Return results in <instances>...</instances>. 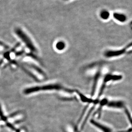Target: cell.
Here are the masks:
<instances>
[{"label": "cell", "mask_w": 132, "mask_h": 132, "mask_svg": "<svg viewBox=\"0 0 132 132\" xmlns=\"http://www.w3.org/2000/svg\"><path fill=\"white\" fill-rule=\"evenodd\" d=\"M14 31L16 35L21 39V40L25 43L27 47L32 52V53H37V49L31 39L21 28L19 27H16Z\"/></svg>", "instance_id": "obj_2"}, {"label": "cell", "mask_w": 132, "mask_h": 132, "mask_svg": "<svg viewBox=\"0 0 132 132\" xmlns=\"http://www.w3.org/2000/svg\"><path fill=\"white\" fill-rule=\"evenodd\" d=\"M90 122L91 124L101 132H114L112 128L107 125L101 123L95 120L92 119Z\"/></svg>", "instance_id": "obj_4"}, {"label": "cell", "mask_w": 132, "mask_h": 132, "mask_svg": "<svg viewBox=\"0 0 132 132\" xmlns=\"http://www.w3.org/2000/svg\"><path fill=\"white\" fill-rule=\"evenodd\" d=\"M55 47H56L57 50L61 51L64 50V49L65 48V47H66V44H65V42H63V41H58L56 44Z\"/></svg>", "instance_id": "obj_7"}, {"label": "cell", "mask_w": 132, "mask_h": 132, "mask_svg": "<svg viewBox=\"0 0 132 132\" xmlns=\"http://www.w3.org/2000/svg\"><path fill=\"white\" fill-rule=\"evenodd\" d=\"M23 53H24V51H22L21 52H19V53H16V55H21Z\"/></svg>", "instance_id": "obj_11"}, {"label": "cell", "mask_w": 132, "mask_h": 132, "mask_svg": "<svg viewBox=\"0 0 132 132\" xmlns=\"http://www.w3.org/2000/svg\"><path fill=\"white\" fill-rule=\"evenodd\" d=\"M106 106L110 108L118 109H125L126 108L125 103L121 100H108Z\"/></svg>", "instance_id": "obj_5"}, {"label": "cell", "mask_w": 132, "mask_h": 132, "mask_svg": "<svg viewBox=\"0 0 132 132\" xmlns=\"http://www.w3.org/2000/svg\"><path fill=\"white\" fill-rule=\"evenodd\" d=\"M0 46H2L3 47L5 48V49H8L9 48V46H7L6 44L4 43V42H2L1 41H0Z\"/></svg>", "instance_id": "obj_10"}, {"label": "cell", "mask_w": 132, "mask_h": 132, "mask_svg": "<svg viewBox=\"0 0 132 132\" xmlns=\"http://www.w3.org/2000/svg\"><path fill=\"white\" fill-rule=\"evenodd\" d=\"M0 118L4 121H6V120H7L6 117L5 116L4 113H3V110L2 109V108H1V105H0Z\"/></svg>", "instance_id": "obj_9"}, {"label": "cell", "mask_w": 132, "mask_h": 132, "mask_svg": "<svg viewBox=\"0 0 132 132\" xmlns=\"http://www.w3.org/2000/svg\"><path fill=\"white\" fill-rule=\"evenodd\" d=\"M132 46V42L127 45L123 49L116 50H106L103 53V56L107 59L114 58L119 57L127 53V50Z\"/></svg>", "instance_id": "obj_3"}, {"label": "cell", "mask_w": 132, "mask_h": 132, "mask_svg": "<svg viewBox=\"0 0 132 132\" xmlns=\"http://www.w3.org/2000/svg\"><path fill=\"white\" fill-rule=\"evenodd\" d=\"M100 17L101 19L104 20H106L108 19L110 16V13L106 10H103L100 13Z\"/></svg>", "instance_id": "obj_8"}, {"label": "cell", "mask_w": 132, "mask_h": 132, "mask_svg": "<svg viewBox=\"0 0 132 132\" xmlns=\"http://www.w3.org/2000/svg\"><path fill=\"white\" fill-rule=\"evenodd\" d=\"M42 91H62L70 94L75 92V90L66 87L61 84L59 83H53L27 88L24 90V93L25 94H30L31 93Z\"/></svg>", "instance_id": "obj_1"}, {"label": "cell", "mask_w": 132, "mask_h": 132, "mask_svg": "<svg viewBox=\"0 0 132 132\" xmlns=\"http://www.w3.org/2000/svg\"><path fill=\"white\" fill-rule=\"evenodd\" d=\"M66 1H67V0H66Z\"/></svg>", "instance_id": "obj_12"}, {"label": "cell", "mask_w": 132, "mask_h": 132, "mask_svg": "<svg viewBox=\"0 0 132 132\" xmlns=\"http://www.w3.org/2000/svg\"><path fill=\"white\" fill-rule=\"evenodd\" d=\"M113 17L116 20L121 23H123L127 19V17L126 15L121 13H114L113 14Z\"/></svg>", "instance_id": "obj_6"}]
</instances>
